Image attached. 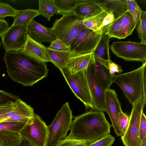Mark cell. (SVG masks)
Segmentation results:
<instances>
[{
    "instance_id": "obj_1",
    "label": "cell",
    "mask_w": 146,
    "mask_h": 146,
    "mask_svg": "<svg viewBox=\"0 0 146 146\" xmlns=\"http://www.w3.org/2000/svg\"><path fill=\"white\" fill-rule=\"evenodd\" d=\"M9 78L24 86H32L47 77L45 62L32 58L22 50L5 51L3 57Z\"/></svg>"
},
{
    "instance_id": "obj_2",
    "label": "cell",
    "mask_w": 146,
    "mask_h": 146,
    "mask_svg": "<svg viewBox=\"0 0 146 146\" xmlns=\"http://www.w3.org/2000/svg\"><path fill=\"white\" fill-rule=\"evenodd\" d=\"M111 126L104 112L90 111L75 117L66 138L90 144L110 134Z\"/></svg>"
},
{
    "instance_id": "obj_3",
    "label": "cell",
    "mask_w": 146,
    "mask_h": 146,
    "mask_svg": "<svg viewBox=\"0 0 146 146\" xmlns=\"http://www.w3.org/2000/svg\"><path fill=\"white\" fill-rule=\"evenodd\" d=\"M146 66V61L133 71L114 75L113 82L119 86L132 106L143 97V70Z\"/></svg>"
},
{
    "instance_id": "obj_4",
    "label": "cell",
    "mask_w": 146,
    "mask_h": 146,
    "mask_svg": "<svg viewBox=\"0 0 146 146\" xmlns=\"http://www.w3.org/2000/svg\"><path fill=\"white\" fill-rule=\"evenodd\" d=\"M72 118V111L68 102H66L58 111L52 123L48 126V136L46 146H55L66 137Z\"/></svg>"
},
{
    "instance_id": "obj_5",
    "label": "cell",
    "mask_w": 146,
    "mask_h": 146,
    "mask_svg": "<svg viewBox=\"0 0 146 146\" xmlns=\"http://www.w3.org/2000/svg\"><path fill=\"white\" fill-rule=\"evenodd\" d=\"M82 20L74 13L62 15L55 20L51 28L56 38L61 40L70 46L79 32L86 27Z\"/></svg>"
},
{
    "instance_id": "obj_6",
    "label": "cell",
    "mask_w": 146,
    "mask_h": 146,
    "mask_svg": "<svg viewBox=\"0 0 146 146\" xmlns=\"http://www.w3.org/2000/svg\"><path fill=\"white\" fill-rule=\"evenodd\" d=\"M66 82L76 96L84 105L86 109L92 108V100L85 71L71 74L66 67L60 70Z\"/></svg>"
},
{
    "instance_id": "obj_7",
    "label": "cell",
    "mask_w": 146,
    "mask_h": 146,
    "mask_svg": "<svg viewBox=\"0 0 146 146\" xmlns=\"http://www.w3.org/2000/svg\"><path fill=\"white\" fill-rule=\"evenodd\" d=\"M21 138L27 139L35 146H46L48 126L38 115L35 114L17 134Z\"/></svg>"
},
{
    "instance_id": "obj_8",
    "label": "cell",
    "mask_w": 146,
    "mask_h": 146,
    "mask_svg": "<svg viewBox=\"0 0 146 146\" xmlns=\"http://www.w3.org/2000/svg\"><path fill=\"white\" fill-rule=\"evenodd\" d=\"M117 56L128 61H146V44L130 41L114 42L110 46Z\"/></svg>"
},
{
    "instance_id": "obj_9",
    "label": "cell",
    "mask_w": 146,
    "mask_h": 146,
    "mask_svg": "<svg viewBox=\"0 0 146 146\" xmlns=\"http://www.w3.org/2000/svg\"><path fill=\"white\" fill-rule=\"evenodd\" d=\"M143 111V98L141 97L132 106L127 127L125 134L121 136L124 146H141L140 125Z\"/></svg>"
},
{
    "instance_id": "obj_10",
    "label": "cell",
    "mask_w": 146,
    "mask_h": 146,
    "mask_svg": "<svg viewBox=\"0 0 146 146\" xmlns=\"http://www.w3.org/2000/svg\"><path fill=\"white\" fill-rule=\"evenodd\" d=\"M103 33L100 29L94 31L86 27L82 29L70 46V52L78 54L93 52Z\"/></svg>"
},
{
    "instance_id": "obj_11",
    "label": "cell",
    "mask_w": 146,
    "mask_h": 146,
    "mask_svg": "<svg viewBox=\"0 0 146 146\" xmlns=\"http://www.w3.org/2000/svg\"><path fill=\"white\" fill-rule=\"evenodd\" d=\"M28 26L11 25L0 35L5 51L23 50L27 38Z\"/></svg>"
},
{
    "instance_id": "obj_12",
    "label": "cell",
    "mask_w": 146,
    "mask_h": 146,
    "mask_svg": "<svg viewBox=\"0 0 146 146\" xmlns=\"http://www.w3.org/2000/svg\"><path fill=\"white\" fill-rule=\"evenodd\" d=\"M85 73L91 99L92 108L96 111L106 112L105 91L101 87L95 75L93 54Z\"/></svg>"
},
{
    "instance_id": "obj_13",
    "label": "cell",
    "mask_w": 146,
    "mask_h": 146,
    "mask_svg": "<svg viewBox=\"0 0 146 146\" xmlns=\"http://www.w3.org/2000/svg\"><path fill=\"white\" fill-rule=\"evenodd\" d=\"M105 102L106 112L110 118L115 133L117 136H121L122 133L119 125V115L122 110L115 90L110 88L105 91Z\"/></svg>"
},
{
    "instance_id": "obj_14",
    "label": "cell",
    "mask_w": 146,
    "mask_h": 146,
    "mask_svg": "<svg viewBox=\"0 0 146 146\" xmlns=\"http://www.w3.org/2000/svg\"><path fill=\"white\" fill-rule=\"evenodd\" d=\"M27 31L30 37L39 43H51L56 39L51 28L46 27L33 20L28 25Z\"/></svg>"
},
{
    "instance_id": "obj_15",
    "label": "cell",
    "mask_w": 146,
    "mask_h": 146,
    "mask_svg": "<svg viewBox=\"0 0 146 146\" xmlns=\"http://www.w3.org/2000/svg\"><path fill=\"white\" fill-rule=\"evenodd\" d=\"M94 64L97 81L103 90L105 91L110 88L113 83L114 75L110 73L108 67L104 64L103 60L94 56Z\"/></svg>"
},
{
    "instance_id": "obj_16",
    "label": "cell",
    "mask_w": 146,
    "mask_h": 146,
    "mask_svg": "<svg viewBox=\"0 0 146 146\" xmlns=\"http://www.w3.org/2000/svg\"><path fill=\"white\" fill-rule=\"evenodd\" d=\"M93 56V52L78 54L70 52L67 61L66 67L72 74L85 70L90 63Z\"/></svg>"
},
{
    "instance_id": "obj_17",
    "label": "cell",
    "mask_w": 146,
    "mask_h": 146,
    "mask_svg": "<svg viewBox=\"0 0 146 146\" xmlns=\"http://www.w3.org/2000/svg\"><path fill=\"white\" fill-rule=\"evenodd\" d=\"M46 47L32 39L28 35L25 46L22 50L28 56L44 62H50L47 55Z\"/></svg>"
},
{
    "instance_id": "obj_18",
    "label": "cell",
    "mask_w": 146,
    "mask_h": 146,
    "mask_svg": "<svg viewBox=\"0 0 146 146\" xmlns=\"http://www.w3.org/2000/svg\"><path fill=\"white\" fill-rule=\"evenodd\" d=\"M104 11L95 0H81L74 12L82 19L89 17Z\"/></svg>"
},
{
    "instance_id": "obj_19",
    "label": "cell",
    "mask_w": 146,
    "mask_h": 146,
    "mask_svg": "<svg viewBox=\"0 0 146 146\" xmlns=\"http://www.w3.org/2000/svg\"><path fill=\"white\" fill-rule=\"evenodd\" d=\"M108 13L111 11L115 19L122 16L127 11V0H95Z\"/></svg>"
},
{
    "instance_id": "obj_20",
    "label": "cell",
    "mask_w": 146,
    "mask_h": 146,
    "mask_svg": "<svg viewBox=\"0 0 146 146\" xmlns=\"http://www.w3.org/2000/svg\"><path fill=\"white\" fill-rule=\"evenodd\" d=\"M35 113L34 109L30 105L27 104L20 99L16 108L7 113L0 115L1 122L17 115L33 117Z\"/></svg>"
},
{
    "instance_id": "obj_21",
    "label": "cell",
    "mask_w": 146,
    "mask_h": 146,
    "mask_svg": "<svg viewBox=\"0 0 146 146\" xmlns=\"http://www.w3.org/2000/svg\"><path fill=\"white\" fill-rule=\"evenodd\" d=\"M40 15L38 9H27L18 10L13 18L12 25H28L35 17Z\"/></svg>"
},
{
    "instance_id": "obj_22",
    "label": "cell",
    "mask_w": 146,
    "mask_h": 146,
    "mask_svg": "<svg viewBox=\"0 0 146 146\" xmlns=\"http://www.w3.org/2000/svg\"><path fill=\"white\" fill-rule=\"evenodd\" d=\"M46 50L50 62L52 63L60 70L66 67L70 52L54 51L47 47H46Z\"/></svg>"
},
{
    "instance_id": "obj_23",
    "label": "cell",
    "mask_w": 146,
    "mask_h": 146,
    "mask_svg": "<svg viewBox=\"0 0 146 146\" xmlns=\"http://www.w3.org/2000/svg\"><path fill=\"white\" fill-rule=\"evenodd\" d=\"M110 38L105 33L93 52L94 57L100 59L107 60L110 59L109 53V40Z\"/></svg>"
},
{
    "instance_id": "obj_24",
    "label": "cell",
    "mask_w": 146,
    "mask_h": 146,
    "mask_svg": "<svg viewBox=\"0 0 146 146\" xmlns=\"http://www.w3.org/2000/svg\"><path fill=\"white\" fill-rule=\"evenodd\" d=\"M58 9L56 14L62 15L74 13L81 0H54Z\"/></svg>"
},
{
    "instance_id": "obj_25",
    "label": "cell",
    "mask_w": 146,
    "mask_h": 146,
    "mask_svg": "<svg viewBox=\"0 0 146 146\" xmlns=\"http://www.w3.org/2000/svg\"><path fill=\"white\" fill-rule=\"evenodd\" d=\"M39 9L40 15L46 18L49 21L54 14H56L58 8L54 0H39Z\"/></svg>"
},
{
    "instance_id": "obj_26",
    "label": "cell",
    "mask_w": 146,
    "mask_h": 146,
    "mask_svg": "<svg viewBox=\"0 0 146 146\" xmlns=\"http://www.w3.org/2000/svg\"><path fill=\"white\" fill-rule=\"evenodd\" d=\"M108 14L106 11H104L92 17L83 19L82 23L86 27L94 31L99 29L101 25L103 19Z\"/></svg>"
},
{
    "instance_id": "obj_27",
    "label": "cell",
    "mask_w": 146,
    "mask_h": 146,
    "mask_svg": "<svg viewBox=\"0 0 146 146\" xmlns=\"http://www.w3.org/2000/svg\"><path fill=\"white\" fill-rule=\"evenodd\" d=\"M121 27L126 38L131 35L136 27L135 20L131 13L127 11L120 17Z\"/></svg>"
},
{
    "instance_id": "obj_28",
    "label": "cell",
    "mask_w": 146,
    "mask_h": 146,
    "mask_svg": "<svg viewBox=\"0 0 146 146\" xmlns=\"http://www.w3.org/2000/svg\"><path fill=\"white\" fill-rule=\"evenodd\" d=\"M21 139L20 136L15 133L0 131V146H17Z\"/></svg>"
},
{
    "instance_id": "obj_29",
    "label": "cell",
    "mask_w": 146,
    "mask_h": 146,
    "mask_svg": "<svg viewBox=\"0 0 146 146\" xmlns=\"http://www.w3.org/2000/svg\"><path fill=\"white\" fill-rule=\"evenodd\" d=\"M120 17L115 19L105 33L110 38L114 37L121 39L125 38L121 27Z\"/></svg>"
},
{
    "instance_id": "obj_30",
    "label": "cell",
    "mask_w": 146,
    "mask_h": 146,
    "mask_svg": "<svg viewBox=\"0 0 146 146\" xmlns=\"http://www.w3.org/2000/svg\"><path fill=\"white\" fill-rule=\"evenodd\" d=\"M27 123L19 121L1 122H0V131H9L17 134Z\"/></svg>"
},
{
    "instance_id": "obj_31",
    "label": "cell",
    "mask_w": 146,
    "mask_h": 146,
    "mask_svg": "<svg viewBox=\"0 0 146 146\" xmlns=\"http://www.w3.org/2000/svg\"><path fill=\"white\" fill-rule=\"evenodd\" d=\"M137 31L139 37L141 39V43L146 44V12L142 10Z\"/></svg>"
},
{
    "instance_id": "obj_32",
    "label": "cell",
    "mask_w": 146,
    "mask_h": 146,
    "mask_svg": "<svg viewBox=\"0 0 146 146\" xmlns=\"http://www.w3.org/2000/svg\"><path fill=\"white\" fill-rule=\"evenodd\" d=\"M127 11L131 14L135 22L136 27L138 25L142 9L135 0H127Z\"/></svg>"
},
{
    "instance_id": "obj_33",
    "label": "cell",
    "mask_w": 146,
    "mask_h": 146,
    "mask_svg": "<svg viewBox=\"0 0 146 146\" xmlns=\"http://www.w3.org/2000/svg\"><path fill=\"white\" fill-rule=\"evenodd\" d=\"M17 96L0 90V106L12 104L17 102L20 99Z\"/></svg>"
},
{
    "instance_id": "obj_34",
    "label": "cell",
    "mask_w": 146,
    "mask_h": 146,
    "mask_svg": "<svg viewBox=\"0 0 146 146\" xmlns=\"http://www.w3.org/2000/svg\"><path fill=\"white\" fill-rule=\"evenodd\" d=\"M17 10L14 9L9 4L3 3L0 1V19H4L7 17H14L16 15Z\"/></svg>"
},
{
    "instance_id": "obj_35",
    "label": "cell",
    "mask_w": 146,
    "mask_h": 146,
    "mask_svg": "<svg viewBox=\"0 0 146 146\" xmlns=\"http://www.w3.org/2000/svg\"><path fill=\"white\" fill-rule=\"evenodd\" d=\"M47 47L51 50L58 51L70 52V46L58 38L55 39Z\"/></svg>"
},
{
    "instance_id": "obj_36",
    "label": "cell",
    "mask_w": 146,
    "mask_h": 146,
    "mask_svg": "<svg viewBox=\"0 0 146 146\" xmlns=\"http://www.w3.org/2000/svg\"><path fill=\"white\" fill-rule=\"evenodd\" d=\"M115 140L114 137L110 135L90 144L87 146H111Z\"/></svg>"
},
{
    "instance_id": "obj_37",
    "label": "cell",
    "mask_w": 146,
    "mask_h": 146,
    "mask_svg": "<svg viewBox=\"0 0 146 146\" xmlns=\"http://www.w3.org/2000/svg\"><path fill=\"white\" fill-rule=\"evenodd\" d=\"M115 19L113 13L110 12L104 18L99 29H100L104 33H105L110 25Z\"/></svg>"
},
{
    "instance_id": "obj_38",
    "label": "cell",
    "mask_w": 146,
    "mask_h": 146,
    "mask_svg": "<svg viewBox=\"0 0 146 146\" xmlns=\"http://www.w3.org/2000/svg\"><path fill=\"white\" fill-rule=\"evenodd\" d=\"M86 142L83 141H78L65 138L55 146H87Z\"/></svg>"
},
{
    "instance_id": "obj_39",
    "label": "cell",
    "mask_w": 146,
    "mask_h": 146,
    "mask_svg": "<svg viewBox=\"0 0 146 146\" xmlns=\"http://www.w3.org/2000/svg\"><path fill=\"white\" fill-rule=\"evenodd\" d=\"M129 120V116L122 111L119 115V125L122 135L125 133Z\"/></svg>"
},
{
    "instance_id": "obj_40",
    "label": "cell",
    "mask_w": 146,
    "mask_h": 146,
    "mask_svg": "<svg viewBox=\"0 0 146 146\" xmlns=\"http://www.w3.org/2000/svg\"><path fill=\"white\" fill-rule=\"evenodd\" d=\"M140 137L141 143L146 137V117L143 111L142 113L141 117Z\"/></svg>"
},
{
    "instance_id": "obj_41",
    "label": "cell",
    "mask_w": 146,
    "mask_h": 146,
    "mask_svg": "<svg viewBox=\"0 0 146 146\" xmlns=\"http://www.w3.org/2000/svg\"><path fill=\"white\" fill-rule=\"evenodd\" d=\"M108 67L110 73L113 75L115 73L120 74L122 71L120 65L113 62L110 59L108 60Z\"/></svg>"
},
{
    "instance_id": "obj_42",
    "label": "cell",
    "mask_w": 146,
    "mask_h": 146,
    "mask_svg": "<svg viewBox=\"0 0 146 146\" xmlns=\"http://www.w3.org/2000/svg\"><path fill=\"white\" fill-rule=\"evenodd\" d=\"M19 100L15 104L0 106V115L7 113L14 109L17 106Z\"/></svg>"
},
{
    "instance_id": "obj_43",
    "label": "cell",
    "mask_w": 146,
    "mask_h": 146,
    "mask_svg": "<svg viewBox=\"0 0 146 146\" xmlns=\"http://www.w3.org/2000/svg\"><path fill=\"white\" fill-rule=\"evenodd\" d=\"M33 117L31 118L25 116L17 115L7 119L4 121H19L27 123Z\"/></svg>"
},
{
    "instance_id": "obj_44",
    "label": "cell",
    "mask_w": 146,
    "mask_h": 146,
    "mask_svg": "<svg viewBox=\"0 0 146 146\" xmlns=\"http://www.w3.org/2000/svg\"><path fill=\"white\" fill-rule=\"evenodd\" d=\"M146 67L144 69L143 73V110L146 105Z\"/></svg>"
},
{
    "instance_id": "obj_45",
    "label": "cell",
    "mask_w": 146,
    "mask_h": 146,
    "mask_svg": "<svg viewBox=\"0 0 146 146\" xmlns=\"http://www.w3.org/2000/svg\"><path fill=\"white\" fill-rule=\"evenodd\" d=\"M9 27V25L4 19H0V35Z\"/></svg>"
},
{
    "instance_id": "obj_46",
    "label": "cell",
    "mask_w": 146,
    "mask_h": 146,
    "mask_svg": "<svg viewBox=\"0 0 146 146\" xmlns=\"http://www.w3.org/2000/svg\"><path fill=\"white\" fill-rule=\"evenodd\" d=\"M17 146H35L29 140L25 138H21Z\"/></svg>"
},
{
    "instance_id": "obj_47",
    "label": "cell",
    "mask_w": 146,
    "mask_h": 146,
    "mask_svg": "<svg viewBox=\"0 0 146 146\" xmlns=\"http://www.w3.org/2000/svg\"><path fill=\"white\" fill-rule=\"evenodd\" d=\"M141 146H146V137L141 142Z\"/></svg>"
},
{
    "instance_id": "obj_48",
    "label": "cell",
    "mask_w": 146,
    "mask_h": 146,
    "mask_svg": "<svg viewBox=\"0 0 146 146\" xmlns=\"http://www.w3.org/2000/svg\"><path fill=\"white\" fill-rule=\"evenodd\" d=\"M1 41H0V48H1Z\"/></svg>"
},
{
    "instance_id": "obj_49",
    "label": "cell",
    "mask_w": 146,
    "mask_h": 146,
    "mask_svg": "<svg viewBox=\"0 0 146 146\" xmlns=\"http://www.w3.org/2000/svg\"></svg>"
},
{
    "instance_id": "obj_50",
    "label": "cell",
    "mask_w": 146,
    "mask_h": 146,
    "mask_svg": "<svg viewBox=\"0 0 146 146\" xmlns=\"http://www.w3.org/2000/svg\"><path fill=\"white\" fill-rule=\"evenodd\" d=\"M0 122H1V121H0Z\"/></svg>"
}]
</instances>
